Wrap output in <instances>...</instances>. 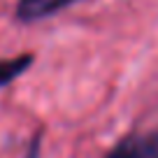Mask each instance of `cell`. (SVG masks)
I'll return each instance as SVG.
<instances>
[{
  "label": "cell",
  "instance_id": "cell-1",
  "mask_svg": "<svg viewBox=\"0 0 158 158\" xmlns=\"http://www.w3.org/2000/svg\"><path fill=\"white\" fill-rule=\"evenodd\" d=\"M105 158H158V130L128 135Z\"/></svg>",
  "mask_w": 158,
  "mask_h": 158
},
{
  "label": "cell",
  "instance_id": "cell-2",
  "mask_svg": "<svg viewBox=\"0 0 158 158\" xmlns=\"http://www.w3.org/2000/svg\"><path fill=\"white\" fill-rule=\"evenodd\" d=\"M72 2H77V0H19L14 16L21 23H33V21H42L47 16L58 14Z\"/></svg>",
  "mask_w": 158,
  "mask_h": 158
},
{
  "label": "cell",
  "instance_id": "cell-3",
  "mask_svg": "<svg viewBox=\"0 0 158 158\" xmlns=\"http://www.w3.org/2000/svg\"><path fill=\"white\" fill-rule=\"evenodd\" d=\"M33 63V54H23V56H14V58H2L0 60V86L12 84L16 77L26 72V68Z\"/></svg>",
  "mask_w": 158,
  "mask_h": 158
},
{
  "label": "cell",
  "instance_id": "cell-4",
  "mask_svg": "<svg viewBox=\"0 0 158 158\" xmlns=\"http://www.w3.org/2000/svg\"><path fill=\"white\" fill-rule=\"evenodd\" d=\"M37 144H40V135L33 139V142H30V151H28V156H26V158H37V151H40Z\"/></svg>",
  "mask_w": 158,
  "mask_h": 158
}]
</instances>
